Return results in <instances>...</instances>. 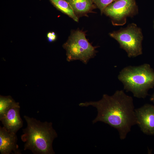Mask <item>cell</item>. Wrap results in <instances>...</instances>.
<instances>
[{"instance_id":"1","label":"cell","mask_w":154,"mask_h":154,"mask_svg":"<svg viewBox=\"0 0 154 154\" xmlns=\"http://www.w3.org/2000/svg\"><path fill=\"white\" fill-rule=\"evenodd\" d=\"M79 106L96 108L97 115L92 123L101 121L108 124L117 130L121 140L137 124L133 99L122 90H116L112 96L104 94L98 101L81 103Z\"/></svg>"},{"instance_id":"2","label":"cell","mask_w":154,"mask_h":154,"mask_svg":"<svg viewBox=\"0 0 154 154\" xmlns=\"http://www.w3.org/2000/svg\"><path fill=\"white\" fill-rule=\"evenodd\" d=\"M24 117L27 123L21 136L25 143L24 150H30L35 154H54L52 143L57 134L52 123L42 122L26 116Z\"/></svg>"},{"instance_id":"3","label":"cell","mask_w":154,"mask_h":154,"mask_svg":"<svg viewBox=\"0 0 154 154\" xmlns=\"http://www.w3.org/2000/svg\"><path fill=\"white\" fill-rule=\"evenodd\" d=\"M117 78L124 89L138 98H145L149 90L154 87V71L147 63L126 66L120 71Z\"/></svg>"},{"instance_id":"4","label":"cell","mask_w":154,"mask_h":154,"mask_svg":"<svg viewBox=\"0 0 154 154\" xmlns=\"http://www.w3.org/2000/svg\"><path fill=\"white\" fill-rule=\"evenodd\" d=\"M63 47L66 50L68 62L79 60L86 64L97 52L95 50L97 47L92 46L84 32L79 30L72 33Z\"/></svg>"},{"instance_id":"5","label":"cell","mask_w":154,"mask_h":154,"mask_svg":"<svg viewBox=\"0 0 154 154\" xmlns=\"http://www.w3.org/2000/svg\"><path fill=\"white\" fill-rule=\"evenodd\" d=\"M110 35L118 42L129 57H135L142 54L143 36L141 29L135 24H129L125 28L110 33Z\"/></svg>"},{"instance_id":"6","label":"cell","mask_w":154,"mask_h":154,"mask_svg":"<svg viewBox=\"0 0 154 154\" xmlns=\"http://www.w3.org/2000/svg\"><path fill=\"white\" fill-rule=\"evenodd\" d=\"M103 13L111 19L114 25H123L127 17L137 14L138 9L135 0H117L107 6Z\"/></svg>"},{"instance_id":"7","label":"cell","mask_w":154,"mask_h":154,"mask_svg":"<svg viewBox=\"0 0 154 154\" xmlns=\"http://www.w3.org/2000/svg\"><path fill=\"white\" fill-rule=\"evenodd\" d=\"M137 124L144 133L154 135V104H146L135 110Z\"/></svg>"},{"instance_id":"8","label":"cell","mask_w":154,"mask_h":154,"mask_svg":"<svg viewBox=\"0 0 154 154\" xmlns=\"http://www.w3.org/2000/svg\"><path fill=\"white\" fill-rule=\"evenodd\" d=\"M20 108L19 103L15 102L0 117V120L3 126L8 130L16 133L23 126Z\"/></svg>"},{"instance_id":"9","label":"cell","mask_w":154,"mask_h":154,"mask_svg":"<svg viewBox=\"0 0 154 154\" xmlns=\"http://www.w3.org/2000/svg\"><path fill=\"white\" fill-rule=\"evenodd\" d=\"M16 133L0 127V151L1 154H21L17 144Z\"/></svg>"},{"instance_id":"10","label":"cell","mask_w":154,"mask_h":154,"mask_svg":"<svg viewBox=\"0 0 154 154\" xmlns=\"http://www.w3.org/2000/svg\"><path fill=\"white\" fill-rule=\"evenodd\" d=\"M65 0L70 5L75 14L86 13L94 8L92 0Z\"/></svg>"},{"instance_id":"11","label":"cell","mask_w":154,"mask_h":154,"mask_svg":"<svg viewBox=\"0 0 154 154\" xmlns=\"http://www.w3.org/2000/svg\"><path fill=\"white\" fill-rule=\"evenodd\" d=\"M53 5L62 12L68 15L76 22L78 19L70 5L65 0H50Z\"/></svg>"},{"instance_id":"12","label":"cell","mask_w":154,"mask_h":154,"mask_svg":"<svg viewBox=\"0 0 154 154\" xmlns=\"http://www.w3.org/2000/svg\"><path fill=\"white\" fill-rule=\"evenodd\" d=\"M15 101L10 96H0V117L1 116Z\"/></svg>"},{"instance_id":"13","label":"cell","mask_w":154,"mask_h":154,"mask_svg":"<svg viewBox=\"0 0 154 154\" xmlns=\"http://www.w3.org/2000/svg\"><path fill=\"white\" fill-rule=\"evenodd\" d=\"M117 0H92L102 13L105 8L108 5Z\"/></svg>"},{"instance_id":"14","label":"cell","mask_w":154,"mask_h":154,"mask_svg":"<svg viewBox=\"0 0 154 154\" xmlns=\"http://www.w3.org/2000/svg\"><path fill=\"white\" fill-rule=\"evenodd\" d=\"M47 37L48 40L50 42L54 41L56 38V36L53 32L48 33L47 34Z\"/></svg>"},{"instance_id":"15","label":"cell","mask_w":154,"mask_h":154,"mask_svg":"<svg viewBox=\"0 0 154 154\" xmlns=\"http://www.w3.org/2000/svg\"><path fill=\"white\" fill-rule=\"evenodd\" d=\"M150 101L153 102L154 104V92L150 98Z\"/></svg>"}]
</instances>
